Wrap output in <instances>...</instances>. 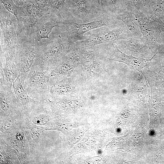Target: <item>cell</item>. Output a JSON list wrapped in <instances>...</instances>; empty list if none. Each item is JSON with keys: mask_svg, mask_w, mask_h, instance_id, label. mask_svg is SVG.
<instances>
[{"mask_svg": "<svg viewBox=\"0 0 164 164\" xmlns=\"http://www.w3.org/2000/svg\"><path fill=\"white\" fill-rule=\"evenodd\" d=\"M36 56L32 67L38 70L51 71L63 60L71 45L62 40L60 34L56 37L37 43Z\"/></svg>", "mask_w": 164, "mask_h": 164, "instance_id": "obj_1", "label": "cell"}, {"mask_svg": "<svg viewBox=\"0 0 164 164\" xmlns=\"http://www.w3.org/2000/svg\"><path fill=\"white\" fill-rule=\"evenodd\" d=\"M84 36V40L77 41L72 45L73 49L77 50L102 43H113L119 40L131 39L121 20L110 27L104 26L93 29Z\"/></svg>", "mask_w": 164, "mask_h": 164, "instance_id": "obj_2", "label": "cell"}, {"mask_svg": "<svg viewBox=\"0 0 164 164\" xmlns=\"http://www.w3.org/2000/svg\"><path fill=\"white\" fill-rule=\"evenodd\" d=\"M66 6L64 20L85 23L108 15L95 0H68Z\"/></svg>", "mask_w": 164, "mask_h": 164, "instance_id": "obj_3", "label": "cell"}, {"mask_svg": "<svg viewBox=\"0 0 164 164\" xmlns=\"http://www.w3.org/2000/svg\"><path fill=\"white\" fill-rule=\"evenodd\" d=\"M37 43L31 36H18L14 60L23 87L36 55Z\"/></svg>", "mask_w": 164, "mask_h": 164, "instance_id": "obj_4", "label": "cell"}, {"mask_svg": "<svg viewBox=\"0 0 164 164\" xmlns=\"http://www.w3.org/2000/svg\"><path fill=\"white\" fill-rule=\"evenodd\" d=\"M50 72L48 70L43 71L31 67L23 87L29 95L35 100L43 102L50 100Z\"/></svg>", "mask_w": 164, "mask_h": 164, "instance_id": "obj_5", "label": "cell"}, {"mask_svg": "<svg viewBox=\"0 0 164 164\" xmlns=\"http://www.w3.org/2000/svg\"><path fill=\"white\" fill-rule=\"evenodd\" d=\"M120 20L108 15L90 22L79 23L67 20H64L60 27L67 33V41L71 45L78 41L85 39L84 34L93 29L103 26L108 27L118 23Z\"/></svg>", "mask_w": 164, "mask_h": 164, "instance_id": "obj_6", "label": "cell"}, {"mask_svg": "<svg viewBox=\"0 0 164 164\" xmlns=\"http://www.w3.org/2000/svg\"><path fill=\"white\" fill-rule=\"evenodd\" d=\"M17 23L15 16L1 5L0 37H3V44L0 45V49L3 52H8L14 57L18 38L16 33Z\"/></svg>", "mask_w": 164, "mask_h": 164, "instance_id": "obj_7", "label": "cell"}, {"mask_svg": "<svg viewBox=\"0 0 164 164\" xmlns=\"http://www.w3.org/2000/svg\"><path fill=\"white\" fill-rule=\"evenodd\" d=\"M3 68L0 66V118H23L15 94L5 78Z\"/></svg>", "mask_w": 164, "mask_h": 164, "instance_id": "obj_8", "label": "cell"}, {"mask_svg": "<svg viewBox=\"0 0 164 164\" xmlns=\"http://www.w3.org/2000/svg\"><path fill=\"white\" fill-rule=\"evenodd\" d=\"M0 141L9 146L18 157L20 164L29 162L30 152L23 127L11 132L0 135Z\"/></svg>", "mask_w": 164, "mask_h": 164, "instance_id": "obj_9", "label": "cell"}, {"mask_svg": "<svg viewBox=\"0 0 164 164\" xmlns=\"http://www.w3.org/2000/svg\"><path fill=\"white\" fill-rule=\"evenodd\" d=\"M136 18L142 35V39L151 49H156L164 45V41L157 29L150 20L140 10H131Z\"/></svg>", "mask_w": 164, "mask_h": 164, "instance_id": "obj_10", "label": "cell"}, {"mask_svg": "<svg viewBox=\"0 0 164 164\" xmlns=\"http://www.w3.org/2000/svg\"><path fill=\"white\" fill-rule=\"evenodd\" d=\"M63 21L55 14L43 15L35 22L31 29L30 36L33 37L36 43L44 39H49V35L53 28L60 27Z\"/></svg>", "mask_w": 164, "mask_h": 164, "instance_id": "obj_11", "label": "cell"}, {"mask_svg": "<svg viewBox=\"0 0 164 164\" xmlns=\"http://www.w3.org/2000/svg\"><path fill=\"white\" fill-rule=\"evenodd\" d=\"M12 86L18 105L19 110L23 118L27 117L38 103L28 94L23 87L18 75Z\"/></svg>", "mask_w": 164, "mask_h": 164, "instance_id": "obj_12", "label": "cell"}, {"mask_svg": "<svg viewBox=\"0 0 164 164\" xmlns=\"http://www.w3.org/2000/svg\"><path fill=\"white\" fill-rule=\"evenodd\" d=\"M33 124L43 125L56 117L47 101L39 102L27 117Z\"/></svg>", "mask_w": 164, "mask_h": 164, "instance_id": "obj_13", "label": "cell"}, {"mask_svg": "<svg viewBox=\"0 0 164 164\" xmlns=\"http://www.w3.org/2000/svg\"><path fill=\"white\" fill-rule=\"evenodd\" d=\"M22 127L32 153L37 146L40 135L45 131V128L43 125L33 124L27 117L23 118Z\"/></svg>", "mask_w": 164, "mask_h": 164, "instance_id": "obj_14", "label": "cell"}, {"mask_svg": "<svg viewBox=\"0 0 164 164\" xmlns=\"http://www.w3.org/2000/svg\"><path fill=\"white\" fill-rule=\"evenodd\" d=\"M116 19L124 23L131 39H142V35L137 20L131 10H126L120 13Z\"/></svg>", "mask_w": 164, "mask_h": 164, "instance_id": "obj_15", "label": "cell"}, {"mask_svg": "<svg viewBox=\"0 0 164 164\" xmlns=\"http://www.w3.org/2000/svg\"><path fill=\"white\" fill-rule=\"evenodd\" d=\"M118 47L122 50H126L132 54L143 55L147 54L149 48L142 39H120L114 41Z\"/></svg>", "mask_w": 164, "mask_h": 164, "instance_id": "obj_16", "label": "cell"}, {"mask_svg": "<svg viewBox=\"0 0 164 164\" xmlns=\"http://www.w3.org/2000/svg\"><path fill=\"white\" fill-rule=\"evenodd\" d=\"M73 89L70 80L64 79L50 87L51 98L54 99L66 98L70 95Z\"/></svg>", "mask_w": 164, "mask_h": 164, "instance_id": "obj_17", "label": "cell"}, {"mask_svg": "<svg viewBox=\"0 0 164 164\" xmlns=\"http://www.w3.org/2000/svg\"><path fill=\"white\" fill-rule=\"evenodd\" d=\"M0 50L6 60L5 65L3 68L4 77L9 87H11L13 82L18 76L14 57L8 52H3L1 49Z\"/></svg>", "mask_w": 164, "mask_h": 164, "instance_id": "obj_18", "label": "cell"}, {"mask_svg": "<svg viewBox=\"0 0 164 164\" xmlns=\"http://www.w3.org/2000/svg\"><path fill=\"white\" fill-rule=\"evenodd\" d=\"M164 9V0H145L140 11L149 19L159 17Z\"/></svg>", "mask_w": 164, "mask_h": 164, "instance_id": "obj_19", "label": "cell"}, {"mask_svg": "<svg viewBox=\"0 0 164 164\" xmlns=\"http://www.w3.org/2000/svg\"><path fill=\"white\" fill-rule=\"evenodd\" d=\"M101 8L104 12L115 19L120 13L126 10L120 0H101Z\"/></svg>", "mask_w": 164, "mask_h": 164, "instance_id": "obj_20", "label": "cell"}, {"mask_svg": "<svg viewBox=\"0 0 164 164\" xmlns=\"http://www.w3.org/2000/svg\"><path fill=\"white\" fill-rule=\"evenodd\" d=\"M23 118H0V135L7 134L22 127Z\"/></svg>", "mask_w": 164, "mask_h": 164, "instance_id": "obj_21", "label": "cell"}, {"mask_svg": "<svg viewBox=\"0 0 164 164\" xmlns=\"http://www.w3.org/2000/svg\"><path fill=\"white\" fill-rule=\"evenodd\" d=\"M0 164H20L18 157L11 148L0 141Z\"/></svg>", "mask_w": 164, "mask_h": 164, "instance_id": "obj_22", "label": "cell"}, {"mask_svg": "<svg viewBox=\"0 0 164 164\" xmlns=\"http://www.w3.org/2000/svg\"><path fill=\"white\" fill-rule=\"evenodd\" d=\"M21 6L26 15L33 23L44 15L32 0L28 1Z\"/></svg>", "mask_w": 164, "mask_h": 164, "instance_id": "obj_23", "label": "cell"}, {"mask_svg": "<svg viewBox=\"0 0 164 164\" xmlns=\"http://www.w3.org/2000/svg\"><path fill=\"white\" fill-rule=\"evenodd\" d=\"M66 0H50L51 12L56 15L64 20L66 10Z\"/></svg>", "mask_w": 164, "mask_h": 164, "instance_id": "obj_24", "label": "cell"}, {"mask_svg": "<svg viewBox=\"0 0 164 164\" xmlns=\"http://www.w3.org/2000/svg\"><path fill=\"white\" fill-rule=\"evenodd\" d=\"M39 8L43 15L50 14L51 12L50 0H32Z\"/></svg>", "mask_w": 164, "mask_h": 164, "instance_id": "obj_25", "label": "cell"}, {"mask_svg": "<svg viewBox=\"0 0 164 164\" xmlns=\"http://www.w3.org/2000/svg\"><path fill=\"white\" fill-rule=\"evenodd\" d=\"M125 8L127 10L135 9L140 10L145 0H120Z\"/></svg>", "mask_w": 164, "mask_h": 164, "instance_id": "obj_26", "label": "cell"}, {"mask_svg": "<svg viewBox=\"0 0 164 164\" xmlns=\"http://www.w3.org/2000/svg\"><path fill=\"white\" fill-rule=\"evenodd\" d=\"M154 26L160 32L164 41V23L159 17L149 19Z\"/></svg>", "mask_w": 164, "mask_h": 164, "instance_id": "obj_27", "label": "cell"}, {"mask_svg": "<svg viewBox=\"0 0 164 164\" xmlns=\"http://www.w3.org/2000/svg\"><path fill=\"white\" fill-rule=\"evenodd\" d=\"M15 3L17 5L22 6L30 0H13Z\"/></svg>", "mask_w": 164, "mask_h": 164, "instance_id": "obj_28", "label": "cell"}, {"mask_svg": "<svg viewBox=\"0 0 164 164\" xmlns=\"http://www.w3.org/2000/svg\"><path fill=\"white\" fill-rule=\"evenodd\" d=\"M159 17L161 20L164 23V9L160 13Z\"/></svg>", "mask_w": 164, "mask_h": 164, "instance_id": "obj_29", "label": "cell"}, {"mask_svg": "<svg viewBox=\"0 0 164 164\" xmlns=\"http://www.w3.org/2000/svg\"><path fill=\"white\" fill-rule=\"evenodd\" d=\"M97 1L98 3V5L101 8V0H97Z\"/></svg>", "mask_w": 164, "mask_h": 164, "instance_id": "obj_30", "label": "cell"}, {"mask_svg": "<svg viewBox=\"0 0 164 164\" xmlns=\"http://www.w3.org/2000/svg\"><path fill=\"white\" fill-rule=\"evenodd\" d=\"M163 46H164V45H163Z\"/></svg>", "mask_w": 164, "mask_h": 164, "instance_id": "obj_31", "label": "cell"}]
</instances>
